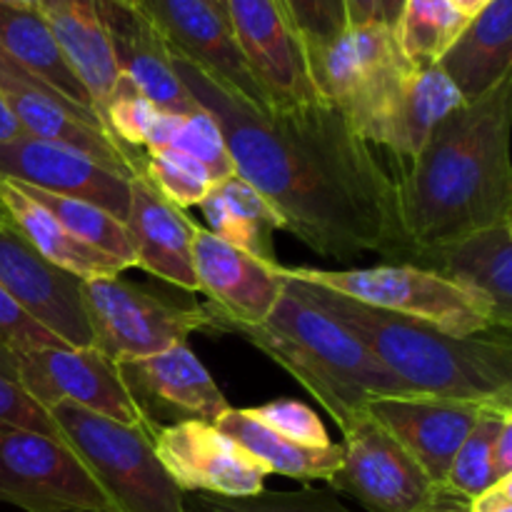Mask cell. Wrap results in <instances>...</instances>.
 I'll return each instance as SVG.
<instances>
[{"label": "cell", "mask_w": 512, "mask_h": 512, "mask_svg": "<svg viewBox=\"0 0 512 512\" xmlns=\"http://www.w3.org/2000/svg\"><path fill=\"white\" fill-rule=\"evenodd\" d=\"M170 63L218 123L235 175L278 210L283 230L323 258L378 253L408 263L415 248L400 220L398 180L338 108L313 98L260 110L175 50Z\"/></svg>", "instance_id": "1"}, {"label": "cell", "mask_w": 512, "mask_h": 512, "mask_svg": "<svg viewBox=\"0 0 512 512\" xmlns=\"http://www.w3.org/2000/svg\"><path fill=\"white\" fill-rule=\"evenodd\" d=\"M510 138L512 75L445 115L395 178L400 220L415 250L512 220Z\"/></svg>", "instance_id": "2"}, {"label": "cell", "mask_w": 512, "mask_h": 512, "mask_svg": "<svg viewBox=\"0 0 512 512\" xmlns=\"http://www.w3.org/2000/svg\"><path fill=\"white\" fill-rule=\"evenodd\" d=\"M283 278L300 298L350 330L410 393L512 405L510 330L455 338L425 320L373 308L288 275Z\"/></svg>", "instance_id": "3"}, {"label": "cell", "mask_w": 512, "mask_h": 512, "mask_svg": "<svg viewBox=\"0 0 512 512\" xmlns=\"http://www.w3.org/2000/svg\"><path fill=\"white\" fill-rule=\"evenodd\" d=\"M208 313V330L240 335L273 358L323 405L340 430L368 410L370 400L410 393L350 330L300 298L288 283L263 323L225 318L210 300Z\"/></svg>", "instance_id": "4"}, {"label": "cell", "mask_w": 512, "mask_h": 512, "mask_svg": "<svg viewBox=\"0 0 512 512\" xmlns=\"http://www.w3.org/2000/svg\"><path fill=\"white\" fill-rule=\"evenodd\" d=\"M305 63L320 98L338 108L370 145H378L415 70L385 23L348 25L335 40L308 50Z\"/></svg>", "instance_id": "5"}, {"label": "cell", "mask_w": 512, "mask_h": 512, "mask_svg": "<svg viewBox=\"0 0 512 512\" xmlns=\"http://www.w3.org/2000/svg\"><path fill=\"white\" fill-rule=\"evenodd\" d=\"M48 413L115 512H185V493L165 473L143 428L73 403H55Z\"/></svg>", "instance_id": "6"}, {"label": "cell", "mask_w": 512, "mask_h": 512, "mask_svg": "<svg viewBox=\"0 0 512 512\" xmlns=\"http://www.w3.org/2000/svg\"><path fill=\"white\" fill-rule=\"evenodd\" d=\"M280 273L333 293L348 295L358 303L390 313L425 320L443 333L465 338V335L488 333L505 328L493 310L460 288L453 280H445L430 270L408 263H385L375 268L323 270V268H285ZM510 330V328H505Z\"/></svg>", "instance_id": "7"}, {"label": "cell", "mask_w": 512, "mask_h": 512, "mask_svg": "<svg viewBox=\"0 0 512 512\" xmlns=\"http://www.w3.org/2000/svg\"><path fill=\"white\" fill-rule=\"evenodd\" d=\"M80 300L93 345L110 360L145 358L208 330V303L183 305L120 278L80 280Z\"/></svg>", "instance_id": "8"}, {"label": "cell", "mask_w": 512, "mask_h": 512, "mask_svg": "<svg viewBox=\"0 0 512 512\" xmlns=\"http://www.w3.org/2000/svg\"><path fill=\"white\" fill-rule=\"evenodd\" d=\"M0 503L25 512H115L63 438L0 428Z\"/></svg>", "instance_id": "9"}, {"label": "cell", "mask_w": 512, "mask_h": 512, "mask_svg": "<svg viewBox=\"0 0 512 512\" xmlns=\"http://www.w3.org/2000/svg\"><path fill=\"white\" fill-rule=\"evenodd\" d=\"M343 435V463L328 480L333 493L350 495L368 512H415L433 498L438 485L368 410Z\"/></svg>", "instance_id": "10"}, {"label": "cell", "mask_w": 512, "mask_h": 512, "mask_svg": "<svg viewBox=\"0 0 512 512\" xmlns=\"http://www.w3.org/2000/svg\"><path fill=\"white\" fill-rule=\"evenodd\" d=\"M15 360L20 388L45 410L55 403H73L115 423L143 428L150 435L143 413L120 380L118 363L95 345H48Z\"/></svg>", "instance_id": "11"}, {"label": "cell", "mask_w": 512, "mask_h": 512, "mask_svg": "<svg viewBox=\"0 0 512 512\" xmlns=\"http://www.w3.org/2000/svg\"><path fill=\"white\" fill-rule=\"evenodd\" d=\"M153 448L165 473L185 495L245 498L265 490L268 470L220 433L215 423L183 420L163 425L155 430Z\"/></svg>", "instance_id": "12"}, {"label": "cell", "mask_w": 512, "mask_h": 512, "mask_svg": "<svg viewBox=\"0 0 512 512\" xmlns=\"http://www.w3.org/2000/svg\"><path fill=\"white\" fill-rule=\"evenodd\" d=\"M170 50L198 65L250 105L268 110L273 98L255 78L233 30L208 0H140Z\"/></svg>", "instance_id": "13"}, {"label": "cell", "mask_w": 512, "mask_h": 512, "mask_svg": "<svg viewBox=\"0 0 512 512\" xmlns=\"http://www.w3.org/2000/svg\"><path fill=\"white\" fill-rule=\"evenodd\" d=\"M118 373L148 423L150 438L163 428L160 418L215 423L230 408L213 375L185 343L145 358L120 360Z\"/></svg>", "instance_id": "14"}, {"label": "cell", "mask_w": 512, "mask_h": 512, "mask_svg": "<svg viewBox=\"0 0 512 512\" xmlns=\"http://www.w3.org/2000/svg\"><path fill=\"white\" fill-rule=\"evenodd\" d=\"M0 178L43 193L85 200L125 223L130 210V180L103 168L88 155L38 138L0 145Z\"/></svg>", "instance_id": "15"}, {"label": "cell", "mask_w": 512, "mask_h": 512, "mask_svg": "<svg viewBox=\"0 0 512 512\" xmlns=\"http://www.w3.org/2000/svg\"><path fill=\"white\" fill-rule=\"evenodd\" d=\"M488 403L408 393L368 403V413L408 450L435 485H445L455 453Z\"/></svg>", "instance_id": "16"}, {"label": "cell", "mask_w": 512, "mask_h": 512, "mask_svg": "<svg viewBox=\"0 0 512 512\" xmlns=\"http://www.w3.org/2000/svg\"><path fill=\"white\" fill-rule=\"evenodd\" d=\"M0 288L65 345H93L80 280L40 258L10 225L0 228Z\"/></svg>", "instance_id": "17"}, {"label": "cell", "mask_w": 512, "mask_h": 512, "mask_svg": "<svg viewBox=\"0 0 512 512\" xmlns=\"http://www.w3.org/2000/svg\"><path fill=\"white\" fill-rule=\"evenodd\" d=\"M225 10L245 60L273 103L320 98L280 0H225Z\"/></svg>", "instance_id": "18"}, {"label": "cell", "mask_w": 512, "mask_h": 512, "mask_svg": "<svg viewBox=\"0 0 512 512\" xmlns=\"http://www.w3.org/2000/svg\"><path fill=\"white\" fill-rule=\"evenodd\" d=\"M193 270L200 293L220 315L238 323H263L285 288L278 260H260L195 225Z\"/></svg>", "instance_id": "19"}, {"label": "cell", "mask_w": 512, "mask_h": 512, "mask_svg": "<svg viewBox=\"0 0 512 512\" xmlns=\"http://www.w3.org/2000/svg\"><path fill=\"white\" fill-rule=\"evenodd\" d=\"M95 3L120 75L133 85L135 93L165 113H195L198 105L175 75L168 43L150 23L143 8H133L120 0H95Z\"/></svg>", "instance_id": "20"}, {"label": "cell", "mask_w": 512, "mask_h": 512, "mask_svg": "<svg viewBox=\"0 0 512 512\" xmlns=\"http://www.w3.org/2000/svg\"><path fill=\"white\" fill-rule=\"evenodd\" d=\"M408 265L458 283L512 328V220L415 250Z\"/></svg>", "instance_id": "21"}, {"label": "cell", "mask_w": 512, "mask_h": 512, "mask_svg": "<svg viewBox=\"0 0 512 512\" xmlns=\"http://www.w3.org/2000/svg\"><path fill=\"white\" fill-rule=\"evenodd\" d=\"M135 268L183 290L200 293L193 270V220L163 198L143 175L130 178V210L125 218Z\"/></svg>", "instance_id": "22"}, {"label": "cell", "mask_w": 512, "mask_h": 512, "mask_svg": "<svg viewBox=\"0 0 512 512\" xmlns=\"http://www.w3.org/2000/svg\"><path fill=\"white\" fill-rule=\"evenodd\" d=\"M0 90L8 98L13 113L18 115L25 135L73 148L93 158L103 168L128 180L133 178V170H130L123 150L110 140V135L93 115L75 108L53 90L20 83V80H0Z\"/></svg>", "instance_id": "23"}, {"label": "cell", "mask_w": 512, "mask_h": 512, "mask_svg": "<svg viewBox=\"0 0 512 512\" xmlns=\"http://www.w3.org/2000/svg\"><path fill=\"white\" fill-rule=\"evenodd\" d=\"M40 13L48 20L55 43L63 50L68 65L88 90L95 115L103 125L105 110L125 78L115 63L98 3L95 0H45Z\"/></svg>", "instance_id": "24"}, {"label": "cell", "mask_w": 512, "mask_h": 512, "mask_svg": "<svg viewBox=\"0 0 512 512\" xmlns=\"http://www.w3.org/2000/svg\"><path fill=\"white\" fill-rule=\"evenodd\" d=\"M463 103H475L512 75V0H490L438 60Z\"/></svg>", "instance_id": "25"}, {"label": "cell", "mask_w": 512, "mask_h": 512, "mask_svg": "<svg viewBox=\"0 0 512 512\" xmlns=\"http://www.w3.org/2000/svg\"><path fill=\"white\" fill-rule=\"evenodd\" d=\"M0 210H3L10 228L23 235L40 258H45L55 268L65 270V273L75 275L78 280L118 278L123 270H128L110 255L80 243L13 180L0 178Z\"/></svg>", "instance_id": "26"}, {"label": "cell", "mask_w": 512, "mask_h": 512, "mask_svg": "<svg viewBox=\"0 0 512 512\" xmlns=\"http://www.w3.org/2000/svg\"><path fill=\"white\" fill-rule=\"evenodd\" d=\"M0 50L60 98L98 120L88 90L68 65L40 10L0 5Z\"/></svg>", "instance_id": "27"}, {"label": "cell", "mask_w": 512, "mask_h": 512, "mask_svg": "<svg viewBox=\"0 0 512 512\" xmlns=\"http://www.w3.org/2000/svg\"><path fill=\"white\" fill-rule=\"evenodd\" d=\"M215 428L240 445L255 463L263 465L268 475L275 473L300 483H313V480H330V475L343 463L340 445L330 443L325 448L300 445L265 428L248 410L228 408L215 420Z\"/></svg>", "instance_id": "28"}, {"label": "cell", "mask_w": 512, "mask_h": 512, "mask_svg": "<svg viewBox=\"0 0 512 512\" xmlns=\"http://www.w3.org/2000/svg\"><path fill=\"white\" fill-rule=\"evenodd\" d=\"M460 105L463 98L438 63L415 65L398 105L383 125L378 145L388 148L400 160L415 158L445 115L458 110Z\"/></svg>", "instance_id": "29"}, {"label": "cell", "mask_w": 512, "mask_h": 512, "mask_svg": "<svg viewBox=\"0 0 512 512\" xmlns=\"http://www.w3.org/2000/svg\"><path fill=\"white\" fill-rule=\"evenodd\" d=\"M200 210L210 233L260 260H275L273 233L283 230L278 210L240 175L218 180L205 195Z\"/></svg>", "instance_id": "30"}, {"label": "cell", "mask_w": 512, "mask_h": 512, "mask_svg": "<svg viewBox=\"0 0 512 512\" xmlns=\"http://www.w3.org/2000/svg\"><path fill=\"white\" fill-rule=\"evenodd\" d=\"M468 18L453 0H405L395 23L400 50L413 65H435L455 43Z\"/></svg>", "instance_id": "31"}, {"label": "cell", "mask_w": 512, "mask_h": 512, "mask_svg": "<svg viewBox=\"0 0 512 512\" xmlns=\"http://www.w3.org/2000/svg\"><path fill=\"white\" fill-rule=\"evenodd\" d=\"M18 188H23L35 203L43 205L70 235L80 240V243L90 245V248L100 250V253L110 255L118 263H123L125 268H133V245H130L128 230L120 220H115L113 215L105 213L103 208L93 203H85V200L75 198H63V195L43 193V190L28 188V185L15 183Z\"/></svg>", "instance_id": "32"}, {"label": "cell", "mask_w": 512, "mask_h": 512, "mask_svg": "<svg viewBox=\"0 0 512 512\" xmlns=\"http://www.w3.org/2000/svg\"><path fill=\"white\" fill-rule=\"evenodd\" d=\"M512 418V405L508 403H488L480 413L478 423L463 440V445L455 453L453 465L448 470L445 485L455 493L465 495L468 500L478 498L488 488L498 483L493 470V445L498 438L505 420Z\"/></svg>", "instance_id": "33"}, {"label": "cell", "mask_w": 512, "mask_h": 512, "mask_svg": "<svg viewBox=\"0 0 512 512\" xmlns=\"http://www.w3.org/2000/svg\"><path fill=\"white\" fill-rule=\"evenodd\" d=\"M138 175H143L168 203L180 210L203 203L215 185L213 175L205 170L203 163L173 148L145 150Z\"/></svg>", "instance_id": "34"}, {"label": "cell", "mask_w": 512, "mask_h": 512, "mask_svg": "<svg viewBox=\"0 0 512 512\" xmlns=\"http://www.w3.org/2000/svg\"><path fill=\"white\" fill-rule=\"evenodd\" d=\"M185 512H353L333 490L303 488L295 493H270L260 490L245 498H220V495L193 493L185 500Z\"/></svg>", "instance_id": "35"}, {"label": "cell", "mask_w": 512, "mask_h": 512, "mask_svg": "<svg viewBox=\"0 0 512 512\" xmlns=\"http://www.w3.org/2000/svg\"><path fill=\"white\" fill-rule=\"evenodd\" d=\"M168 148L180 150V153L203 163L205 170L213 175L215 183L235 173L233 160H230L228 148H225L218 123L200 108L195 113L178 115V123H175Z\"/></svg>", "instance_id": "36"}, {"label": "cell", "mask_w": 512, "mask_h": 512, "mask_svg": "<svg viewBox=\"0 0 512 512\" xmlns=\"http://www.w3.org/2000/svg\"><path fill=\"white\" fill-rule=\"evenodd\" d=\"M303 53L338 38L348 28L343 0H280Z\"/></svg>", "instance_id": "37"}, {"label": "cell", "mask_w": 512, "mask_h": 512, "mask_svg": "<svg viewBox=\"0 0 512 512\" xmlns=\"http://www.w3.org/2000/svg\"><path fill=\"white\" fill-rule=\"evenodd\" d=\"M248 413L273 433L295 440L300 445H310V448L330 445V435L323 420L318 418L315 410H310L305 403H298V400H273V403H265L260 408H248Z\"/></svg>", "instance_id": "38"}, {"label": "cell", "mask_w": 512, "mask_h": 512, "mask_svg": "<svg viewBox=\"0 0 512 512\" xmlns=\"http://www.w3.org/2000/svg\"><path fill=\"white\" fill-rule=\"evenodd\" d=\"M0 345L18 355L35 348H48V345H65L58 335L50 333L45 325L30 313H25L3 288H0Z\"/></svg>", "instance_id": "39"}, {"label": "cell", "mask_w": 512, "mask_h": 512, "mask_svg": "<svg viewBox=\"0 0 512 512\" xmlns=\"http://www.w3.org/2000/svg\"><path fill=\"white\" fill-rule=\"evenodd\" d=\"M0 428H18L48 435V438H60L58 425L53 423L48 410L35 403L20 388V383L5 378L3 373H0Z\"/></svg>", "instance_id": "40"}, {"label": "cell", "mask_w": 512, "mask_h": 512, "mask_svg": "<svg viewBox=\"0 0 512 512\" xmlns=\"http://www.w3.org/2000/svg\"><path fill=\"white\" fill-rule=\"evenodd\" d=\"M470 512H512V475L470 500Z\"/></svg>", "instance_id": "41"}, {"label": "cell", "mask_w": 512, "mask_h": 512, "mask_svg": "<svg viewBox=\"0 0 512 512\" xmlns=\"http://www.w3.org/2000/svg\"><path fill=\"white\" fill-rule=\"evenodd\" d=\"M415 512H470V500L465 495L455 493L448 485H438L433 498Z\"/></svg>", "instance_id": "42"}, {"label": "cell", "mask_w": 512, "mask_h": 512, "mask_svg": "<svg viewBox=\"0 0 512 512\" xmlns=\"http://www.w3.org/2000/svg\"><path fill=\"white\" fill-rule=\"evenodd\" d=\"M493 470L495 478H508L512 475V418L505 420L498 438L493 445Z\"/></svg>", "instance_id": "43"}, {"label": "cell", "mask_w": 512, "mask_h": 512, "mask_svg": "<svg viewBox=\"0 0 512 512\" xmlns=\"http://www.w3.org/2000/svg\"><path fill=\"white\" fill-rule=\"evenodd\" d=\"M348 25L383 23L380 20V0H343Z\"/></svg>", "instance_id": "44"}, {"label": "cell", "mask_w": 512, "mask_h": 512, "mask_svg": "<svg viewBox=\"0 0 512 512\" xmlns=\"http://www.w3.org/2000/svg\"><path fill=\"white\" fill-rule=\"evenodd\" d=\"M18 138H25V130L23 125H20L18 115L13 113V108H10L8 98L3 95V90H0V145L3 143H13V140Z\"/></svg>", "instance_id": "45"}, {"label": "cell", "mask_w": 512, "mask_h": 512, "mask_svg": "<svg viewBox=\"0 0 512 512\" xmlns=\"http://www.w3.org/2000/svg\"><path fill=\"white\" fill-rule=\"evenodd\" d=\"M0 80H20V83L38 85V88H48V85H43L40 80H35L30 73H25V70L20 68L18 63H13V60H10L8 55L3 53V50H0ZM55 95H58V93H55Z\"/></svg>", "instance_id": "46"}, {"label": "cell", "mask_w": 512, "mask_h": 512, "mask_svg": "<svg viewBox=\"0 0 512 512\" xmlns=\"http://www.w3.org/2000/svg\"><path fill=\"white\" fill-rule=\"evenodd\" d=\"M405 0H380V20L390 28H395L400 18V10H403Z\"/></svg>", "instance_id": "47"}, {"label": "cell", "mask_w": 512, "mask_h": 512, "mask_svg": "<svg viewBox=\"0 0 512 512\" xmlns=\"http://www.w3.org/2000/svg\"><path fill=\"white\" fill-rule=\"evenodd\" d=\"M0 373L18 383V360H15V355L5 345H0Z\"/></svg>", "instance_id": "48"}, {"label": "cell", "mask_w": 512, "mask_h": 512, "mask_svg": "<svg viewBox=\"0 0 512 512\" xmlns=\"http://www.w3.org/2000/svg\"><path fill=\"white\" fill-rule=\"evenodd\" d=\"M488 3H490V0H453L455 8H458L460 13H463L468 20L475 18V15H478L480 10H483Z\"/></svg>", "instance_id": "49"}, {"label": "cell", "mask_w": 512, "mask_h": 512, "mask_svg": "<svg viewBox=\"0 0 512 512\" xmlns=\"http://www.w3.org/2000/svg\"><path fill=\"white\" fill-rule=\"evenodd\" d=\"M45 0H0V5H10V8H30L40 10Z\"/></svg>", "instance_id": "50"}, {"label": "cell", "mask_w": 512, "mask_h": 512, "mask_svg": "<svg viewBox=\"0 0 512 512\" xmlns=\"http://www.w3.org/2000/svg\"><path fill=\"white\" fill-rule=\"evenodd\" d=\"M208 3L213 5V8L218 10L220 15H223V20H225V23H228V10H225V0H208ZM228 25H230V23H228Z\"/></svg>", "instance_id": "51"}, {"label": "cell", "mask_w": 512, "mask_h": 512, "mask_svg": "<svg viewBox=\"0 0 512 512\" xmlns=\"http://www.w3.org/2000/svg\"><path fill=\"white\" fill-rule=\"evenodd\" d=\"M120 3H125V5H133V8H140V0H120Z\"/></svg>", "instance_id": "52"}, {"label": "cell", "mask_w": 512, "mask_h": 512, "mask_svg": "<svg viewBox=\"0 0 512 512\" xmlns=\"http://www.w3.org/2000/svg\"><path fill=\"white\" fill-rule=\"evenodd\" d=\"M5 225H8V220H5V215H3V210H0V228H5Z\"/></svg>", "instance_id": "53"}, {"label": "cell", "mask_w": 512, "mask_h": 512, "mask_svg": "<svg viewBox=\"0 0 512 512\" xmlns=\"http://www.w3.org/2000/svg\"><path fill=\"white\" fill-rule=\"evenodd\" d=\"M80 512H90V510H80Z\"/></svg>", "instance_id": "54"}]
</instances>
